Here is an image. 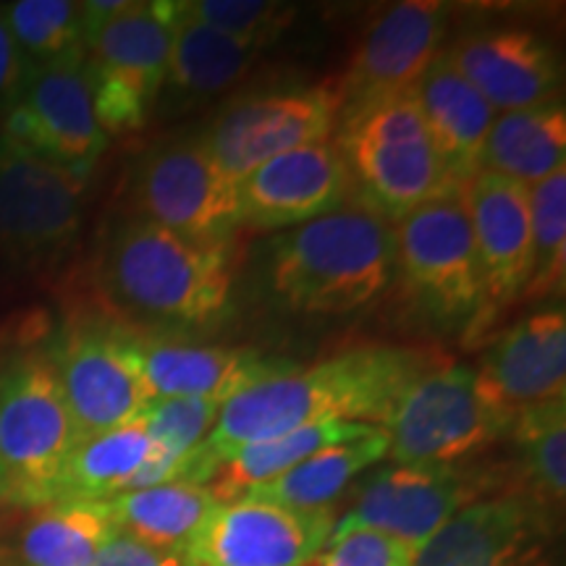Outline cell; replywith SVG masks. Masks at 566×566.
<instances>
[{
    "label": "cell",
    "instance_id": "obj_1",
    "mask_svg": "<svg viewBox=\"0 0 566 566\" xmlns=\"http://www.w3.org/2000/svg\"><path fill=\"white\" fill-rule=\"evenodd\" d=\"M428 352L363 346L307 370H281L231 396L216 428L176 470L174 483L205 485L247 446L323 422L384 428L407 388L433 370Z\"/></svg>",
    "mask_w": 566,
    "mask_h": 566
},
{
    "label": "cell",
    "instance_id": "obj_2",
    "mask_svg": "<svg viewBox=\"0 0 566 566\" xmlns=\"http://www.w3.org/2000/svg\"><path fill=\"white\" fill-rule=\"evenodd\" d=\"M233 263L226 244H200L142 218L111 233L101 283L118 310L142 321L205 325L229 307Z\"/></svg>",
    "mask_w": 566,
    "mask_h": 566
},
{
    "label": "cell",
    "instance_id": "obj_3",
    "mask_svg": "<svg viewBox=\"0 0 566 566\" xmlns=\"http://www.w3.org/2000/svg\"><path fill=\"white\" fill-rule=\"evenodd\" d=\"M394 263V223L363 205L338 208L275 242L271 286L294 313L344 315L386 292Z\"/></svg>",
    "mask_w": 566,
    "mask_h": 566
},
{
    "label": "cell",
    "instance_id": "obj_4",
    "mask_svg": "<svg viewBox=\"0 0 566 566\" xmlns=\"http://www.w3.org/2000/svg\"><path fill=\"white\" fill-rule=\"evenodd\" d=\"M334 145L363 208L391 223L457 184L436 150L415 92L344 113Z\"/></svg>",
    "mask_w": 566,
    "mask_h": 566
},
{
    "label": "cell",
    "instance_id": "obj_5",
    "mask_svg": "<svg viewBox=\"0 0 566 566\" xmlns=\"http://www.w3.org/2000/svg\"><path fill=\"white\" fill-rule=\"evenodd\" d=\"M76 443L51 357L30 354L0 373V506L55 504Z\"/></svg>",
    "mask_w": 566,
    "mask_h": 566
},
{
    "label": "cell",
    "instance_id": "obj_6",
    "mask_svg": "<svg viewBox=\"0 0 566 566\" xmlns=\"http://www.w3.org/2000/svg\"><path fill=\"white\" fill-rule=\"evenodd\" d=\"M174 0L126 3L87 38L84 69L105 137L145 126L166 84L174 40Z\"/></svg>",
    "mask_w": 566,
    "mask_h": 566
},
{
    "label": "cell",
    "instance_id": "obj_7",
    "mask_svg": "<svg viewBox=\"0 0 566 566\" xmlns=\"http://www.w3.org/2000/svg\"><path fill=\"white\" fill-rule=\"evenodd\" d=\"M396 263L405 286L438 321L459 323L485 307L483 275L464 202V181L451 184L394 223Z\"/></svg>",
    "mask_w": 566,
    "mask_h": 566
},
{
    "label": "cell",
    "instance_id": "obj_8",
    "mask_svg": "<svg viewBox=\"0 0 566 566\" xmlns=\"http://www.w3.org/2000/svg\"><path fill=\"white\" fill-rule=\"evenodd\" d=\"M394 464H449L499 441L512 420L478 391L475 370L441 365L417 378L384 428Z\"/></svg>",
    "mask_w": 566,
    "mask_h": 566
},
{
    "label": "cell",
    "instance_id": "obj_9",
    "mask_svg": "<svg viewBox=\"0 0 566 566\" xmlns=\"http://www.w3.org/2000/svg\"><path fill=\"white\" fill-rule=\"evenodd\" d=\"M129 200L134 218L200 244H226L239 226L237 184L210 158L202 137L147 153L134 171Z\"/></svg>",
    "mask_w": 566,
    "mask_h": 566
},
{
    "label": "cell",
    "instance_id": "obj_10",
    "mask_svg": "<svg viewBox=\"0 0 566 566\" xmlns=\"http://www.w3.org/2000/svg\"><path fill=\"white\" fill-rule=\"evenodd\" d=\"M87 176L0 139V250L24 263H48L69 250Z\"/></svg>",
    "mask_w": 566,
    "mask_h": 566
},
{
    "label": "cell",
    "instance_id": "obj_11",
    "mask_svg": "<svg viewBox=\"0 0 566 566\" xmlns=\"http://www.w3.org/2000/svg\"><path fill=\"white\" fill-rule=\"evenodd\" d=\"M338 116L342 97L331 80L310 90L250 97L231 105L202 142L218 168L237 184L275 155L331 139Z\"/></svg>",
    "mask_w": 566,
    "mask_h": 566
},
{
    "label": "cell",
    "instance_id": "obj_12",
    "mask_svg": "<svg viewBox=\"0 0 566 566\" xmlns=\"http://www.w3.org/2000/svg\"><path fill=\"white\" fill-rule=\"evenodd\" d=\"M446 30L449 6L436 0H407L378 13L359 40L349 66L334 80L342 97V116L365 105L412 95L430 63L443 53Z\"/></svg>",
    "mask_w": 566,
    "mask_h": 566
},
{
    "label": "cell",
    "instance_id": "obj_13",
    "mask_svg": "<svg viewBox=\"0 0 566 566\" xmlns=\"http://www.w3.org/2000/svg\"><path fill=\"white\" fill-rule=\"evenodd\" d=\"M51 363L80 441L134 422L150 401L126 349V331L116 325H74Z\"/></svg>",
    "mask_w": 566,
    "mask_h": 566
},
{
    "label": "cell",
    "instance_id": "obj_14",
    "mask_svg": "<svg viewBox=\"0 0 566 566\" xmlns=\"http://www.w3.org/2000/svg\"><path fill=\"white\" fill-rule=\"evenodd\" d=\"M334 525V509L231 501L218 504L181 558L187 566H304Z\"/></svg>",
    "mask_w": 566,
    "mask_h": 566
},
{
    "label": "cell",
    "instance_id": "obj_15",
    "mask_svg": "<svg viewBox=\"0 0 566 566\" xmlns=\"http://www.w3.org/2000/svg\"><path fill=\"white\" fill-rule=\"evenodd\" d=\"M3 137L40 158L90 174L108 147V137L92 108L84 61L32 71L6 116Z\"/></svg>",
    "mask_w": 566,
    "mask_h": 566
},
{
    "label": "cell",
    "instance_id": "obj_16",
    "mask_svg": "<svg viewBox=\"0 0 566 566\" xmlns=\"http://www.w3.org/2000/svg\"><path fill=\"white\" fill-rule=\"evenodd\" d=\"M415 566H554V525L530 495L472 501L417 551Z\"/></svg>",
    "mask_w": 566,
    "mask_h": 566
},
{
    "label": "cell",
    "instance_id": "obj_17",
    "mask_svg": "<svg viewBox=\"0 0 566 566\" xmlns=\"http://www.w3.org/2000/svg\"><path fill=\"white\" fill-rule=\"evenodd\" d=\"M470 499L472 488L457 467L394 464L359 488L354 506L334 527L375 530L420 551L459 509L472 504Z\"/></svg>",
    "mask_w": 566,
    "mask_h": 566
},
{
    "label": "cell",
    "instance_id": "obj_18",
    "mask_svg": "<svg viewBox=\"0 0 566 566\" xmlns=\"http://www.w3.org/2000/svg\"><path fill=\"white\" fill-rule=\"evenodd\" d=\"M349 189L334 139L313 142L260 163L237 181L239 223L258 229L302 226L338 210Z\"/></svg>",
    "mask_w": 566,
    "mask_h": 566
},
{
    "label": "cell",
    "instance_id": "obj_19",
    "mask_svg": "<svg viewBox=\"0 0 566 566\" xmlns=\"http://www.w3.org/2000/svg\"><path fill=\"white\" fill-rule=\"evenodd\" d=\"M475 380L480 396L506 420L566 396L564 310H541L504 331L480 359Z\"/></svg>",
    "mask_w": 566,
    "mask_h": 566
},
{
    "label": "cell",
    "instance_id": "obj_20",
    "mask_svg": "<svg viewBox=\"0 0 566 566\" xmlns=\"http://www.w3.org/2000/svg\"><path fill=\"white\" fill-rule=\"evenodd\" d=\"M493 111H525L558 101L562 66L546 40L527 30H483L446 51Z\"/></svg>",
    "mask_w": 566,
    "mask_h": 566
},
{
    "label": "cell",
    "instance_id": "obj_21",
    "mask_svg": "<svg viewBox=\"0 0 566 566\" xmlns=\"http://www.w3.org/2000/svg\"><path fill=\"white\" fill-rule=\"evenodd\" d=\"M126 349L150 399H210L226 405L258 380L281 373L275 363L247 349L202 346L126 331Z\"/></svg>",
    "mask_w": 566,
    "mask_h": 566
},
{
    "label": "cell",
    "instance_id": "obj_22",
    "mask_svg": "<svg viewBox=\"0 0 566 566\" xmlns=\"http://www.w3.org/2000/svg\"><path fill=\"white\" fill-rule=\"evenodd\" d=\"M464 202L475 233L485 307L522 300L530 279V187L491 171L464 181Z\"/></svg>",
    "mask_w": 566,
    "mask_h": 566
},
{
    "label": "cell",
    "instance_id": "obj_23",
    "mask_svg": "<svg viewBox=\"0 0 566 566\" xmlns=\"http://www.w3.org/2000/svg\"><path fill=\"white\" fill-rule=\"evenodd\" d=\"M415 101L451 179L467 181L478 171L495 111L464 80L446 51L430 63L415 87Z\"/></svg>",
    "mask_w": 566,
    "mask_h": 566
},
{
    "label": "cell",
    "instance_id": "obj_24",
    "mask_svg": "<svg viewBox=\"0 0 566 566\" xmlns=\"http://www.w3.org/2000/svg\"><path fill=\"white\" fill-rule=\"evenodd\" d=\"M562 168H566V111L562 101L499 113L493 118L478 171L533 187Z\"/></svg>",
    "mask_w": 566,
    "mask_h": 566
},
{
    "label": "cell",
    "instance_id": "obj_25",
    "mask_svg": "<svg viewBox=\"0 0 566 566\" xmlns=\"http://www.w3.org/2000/svg\"><path fill=\"white\" fill-rule=\"evenodd\" d=\"M105 504L118 535L181 556L221 501L210 485L163 483L118 493Z\"/></svg>",
    "mask_w": 566,
    "mask_h": 566
},
{
    "label": "cell",
    "instance_id": "obj_26",
    "mask_svg": "<svg viewBox=\"0 0 566 566\" xmlns=\"http://www.w3.org/2000/svg\"><path fill=\"white\" fill-rule=\"evenodd\" d=\"M32 512L17 541L19 566H90L118 535L105 501H55Z\"/></svg>",
    "mask_w": 566,
    "mask_h": 566
},
{
    "label": "cell",
    "instance_id": "obj_27",
    "mask_svg": "<svg viewBox=\"0 0 566 566\" xmlns=\"http://www.w3.org/2000/svg\"><path fill=\"white\" fill-rule=\"evenodd\" d=\"M386 454L388 438L378 428L370 436L317 451L271 483L250 488L239 501H265V504L307 509V512L334 509L331 504L346 491V485L367 467L378 464Z\"/></svg>",
    "mask_w": 566,
    "mask_h": 566
},
{
    "label": "cell",
    "instance_id": "obj_28",
    "mask_svg": "<svg viewBox=\"0 0 566 566\" xmlns=\"http://www.w3.org/2000/svg\"><path fill=\"white\" fill-rule=\"evenodd\" d=\"M260 55L258 45L233 40L210 30L184 9V0L174 11L171 61L166 84L189 97H208L229 90L250 71Z\"/></svg>",
    "mask_w": 566,
    "mask_h": 566
},
{
    "label": "cell",
    "instance_id": "obj_29",
    "mask_svg": "<svg viewBox=\"0 0 566 566\" xmlns=\"http://www.w3.org/2000/svg\"><path fill=\"white\" fill-rule=\"evenodd\" d=\"M153 441L134 420L122 428L82 438L71 451L59 501H111L126 493L150 462Z\"/></svg>",
    "mask_w": 566,
    "mask_h": 566
},
{
    "label": "cell",
    "instance_id": "obj_30",
    "mask_svg": "<svg viewBox=\"0 0 566 566\" xmlns=\"http://www.w3.org/2000/svg\"><path fill=\"white\" fill-rule=\"evenodd\" d=\"M375 430H378L375 424L363 422H323L313 424V428L292 430V433L273 438V441L247 446L244 451H239L231 462H226L218 470L210 491L221 504H231V501L242 499L250 488L271 483L317 451L370 436Z\"/></svg>",
    "mask_w": 566,
    "mask_h": 566
},
{
    "label": "cell",
    "instance_id": "obj_31",
    "mask_svg": "<svg viewBox=\"0 0 566 566\" xmlns=\"http://www.w3.org/2000/svg\"><path fill=\"white\" fill-rule=\"evenodd\" d=\"M3 13L30 71L84 61L87 55L82 3L19 0V3L3 6Z\"/></svg>",
    "mask_w": 566,
    "mask_h": 566
},
{
    "label": "cell",
    "instance_id": "obj_32",
    "mask_svg": "<svg viewBox=\"0 0 566 566\" xmlns=\"http://www.w3.org/2000/svg\"><path fill=\"white\" fill-rule=\"evenodd\" d=\"M512 430L533 488L530 499L554 512L564 504L566 493V396L520 412Z\"/></svg>",
    "mask_w": 566,
    "mask_h": 566
},
{
    "label": "cell",
    "instance_id": "obj_33",
    "mask_svg": "<svg viewBox=\"0 0 566 566\" xmlns=\"http://www.w3.org/2000/svg\"><path fill=\"white\" fill-rule=\"evenodd\" d=\"M530 279L522 300H546L564 289L566 168L530 187Z\"/></svg>",
    "mask_w": 566,
    "mask_h": 566
},
{
    "label": "cell",
    "instance_id": "obj_34",
    "mask_svg": "<svg viewBox=\"0 0 566 566\" xmlns=\"http://www.w3.org/2000/svg\"><path fill=\"white\" fill-rule=\"evenodd\" d=\"M184 9L210 30L250 42L260 51L292 24L296 13L292 6L268 0H184Z\"/></svg>",
    "mask_w": 566,
    "mask_h": 566
},
{
    "label": "cell",
    "instance_id": "obj_35",
    "mask_svg": "<svg viewBox=\"0 0 566 566\" xmlns=\"http://www.w3.org/2000/svg\"><path fill=\"white\" fill-rule=\"evenodd\" d=\"M415 554L405 543L375 530H331L323 548L304 566H415Z\"/></svg>",
    "mask_w": 566,
    "mask_h": 566
},
{
    "label": "cell",
    "instance_id": "obj_36",
    "mask_svg": "<svg viewBox=\"0 0 566 566\" xmlns=\"http://www.w3.org/2000/svg\"><path fill=\"white\" fill-rule=\"evenodd\" d=\"M30 74L32 71L27 66L17 40H13L3 6H0V113H3V116H9V111L17 105Z\"/></svg>",
    "mask_w": 566,
    "mask_h": 566
},
{
    "label": "cell",
    "instance_id": "obj_37",
    "mask_svg": "<svg viewBox=\"0 0 566 566\" xmlns=\"http://www.w3.org/2000/svg\"><path fill=\"white\" fill-rule=\"evenodd\" d=\"M90 566H187L179 554L145 546L134 537L116 535Z\"/></svg>",
    "mask_w": 566,
    "mask_h": 566
},
{
    "label": "cell",
    "instance_id": "obj_38",
    "mask_svg": "<svg viewBox=\"0 0 566 566\" xmlns=\"http://www.w3.org/2000/svg\"><path fill=\"white\" fill-rule=\"evenodd\" d=\"M0 566H3V562H0Z\"/></svg>",
    "mask_w": 566,
    "mask_h": 566
}]
</instances>
